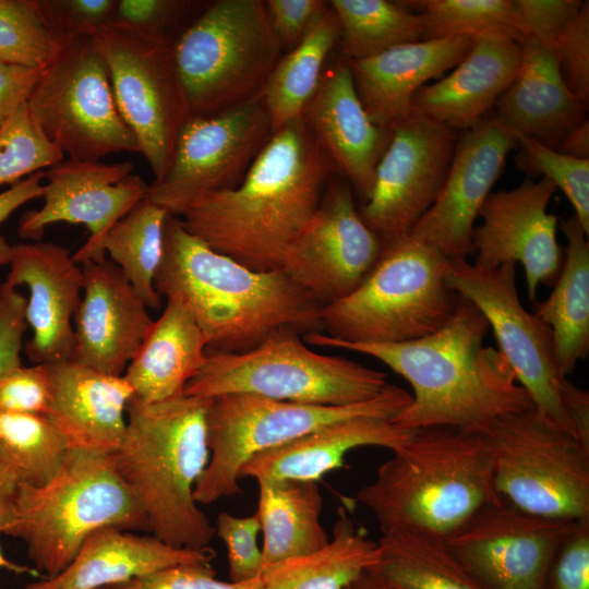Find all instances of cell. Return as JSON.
Masks as SVG:
<instances>
[{
  "label": "cell",
  "instance_id": "obj_1",
  "mask_svg": "<svg viewBox=\"0 0 589 589\" xmlns=\"http://www.w3.org/2000/svg\"><path fill=\"white\" fill-rule=\"evenodd\" d=\"M335 172L300 118L273 132L237 188L200 199L180 221L213 250L253 271L280 269Z\"/></svg>",
  "mask_w": 589,
  "mask_h": 589
},
{
  "label": "cell",
  "instance_id": "obj_2",
  "mask_svg": "<svg viewBox=\"0 0 589 589\" xmlns=\"http://www.w3.org/2000/svg\"><path fill=\"white\" fill-rule=\"evenodd\" d=\"M489 324L479 309L459 296L449 320L420 339L395 344H354L322 332L306 342L371 356L402 376L413 394L393 422L417 430L450 425L486 433L501 416L532 406L502 353L484 346Z\"/></svg>",
  "mask_w": 589,
  "mask_h": 589
},
{
  "label": "cell",
  "instance_id": "obj_3",
  "mask_svg": "<svg viewBox=\"0 0 589 589\" xmlns=\"http://www.w3.org/2000/svg\"><path fill=\"white\" fill-rule=\"evenodd\" d=\"M160 297H179L206 340V352L242 353L284 332H322L324 305L283 269L253 271L221 254L168 216L155 277Z\"/></svg>",
  "mask_w": 589,
  "mask_h": 589
},
{
  "label": "cell",
  "instance_id": "obj_4",
  "mask_svg": "<svg viewBox=\"0 0 589 589\" xmlns=\"http://www.w3.org/2000/svg\"><path fill=\"white\" fill-rule=\"evenodd\" d=\"M211 401L183 394L146 404L133 396L123 440L110 455L149 532L176 548H205L215 534L193 496L209 460Z\"/></svg>",
  "mask_w": 589,
  "mask_h": 589
},
{
  "label": "cell",
  "instance_id": "obj_5",
  "mask_svg": "<svg viewBox=\"0 0 589 589\" xmlns=\"http://www.w3.org/2000/svg\"><path fill=\"white\" fill-rule=\"evenodd\" d=\"M495 496L486 433L432 425L393 450L356 500L382 534L416 529L446 538Z\"/></svg>",
  "mask_w": 589,
  "mask_h": 589
},
{
  "label": "cell",
  "instance_id": "obj_6",
  "mask_svg": "<svg viewBox=\"0 0 589 589\" xmlns=\"http://www.w3.org/2000/svg\"><path fill=\"white\" fill-rule=\"evenodd\" d=\"M105 527L149 532L110 455L69 449L49 482L17 488L2 534L22 540L34 568L51 578L70 565L92 533Z\"/></svg>",
  "mask_w": 589,
  "mask_h": 589
},
{
  "label": "cell",
  "instance_id": "obj_7",
  "mask_svg": "<svg viewBox=\"0 0 589 589\" xmlns=\"http://www.w3.org/2000/svg\"><path fill=\"white\" fill-rule=\"evenodd\" d=\"M449 261L408 233L384 242L360 286L323 308L324 334L346 342L395 344L436 332L459 300L445 280Z\"/></svg>",
  "mask_w": 589,
  "mask_h": 589
},
{
  "label": "cell",
  "instance_id": "obj_8",
  "mask_svg": "<svg viewBox=\"0 0 589 589\" xmlns=\"http://www.w3.org/2000/svg\"><path fill=\"white\" fill-rule=\"evenodd\" d=\"M445 280L483 314L497 350L540 417L589 445V394L560 373L551 328L519 300L516 264L486 269L450 260Z\"/></svg>",
  "mask_w": 589,
  "mask_h": 589
},
{
  "label": "cell",
  "instance_id": "obj_9",
  "mask_svg": "<svg viewBox=\"0 0 589 589\" xmlns=\"http://www.w3.org/2000/svg\"><path fill=\"white\" fill-rule=\"evenodd\" d=\"M262 0H217L173 40L191 116H212L261 95L283 56Z\"/></svg>",
  "mask_w": 589,
  "mask_h": 589
},
{
  "label": "cell",
  "instance_id": "obj_10",
  "mask_svg": "<svg viewBox=\"0 0 589 589\" xmlns=\"http://www.w3.org/2000/svg\"><path fill=\"white\" fill-rule=\"evenodd\" d=\"M387 374L352 360L312 351L290 330L242 353L206 352L183 394L215 398L245 393L308 405L345 406L380 395Z\"/></svg>",
  "mask_w": 589,
  "mask_h": 589
},
{
  "label": "cell",
  "instance_id": "obj_11",
  "mask_svg": "<svg viewBox=\"0 0 589 589\" xmlns=\"http://www.w3.org/2000/svg\"><path fill=\"white\" fill-rule=\"evenodd\" d=\"M411 400L388 384L376 397L352 405H308L235 393L212 398L207 416L209 460L194 489L199 505L242 493L239 472L254 455L333 422L363 416L395 418Z\"/></svg>",
  "mask_w": 589,
  "mask_h": 589
},
{
  "label": "cell",
  "instance_id": "obj_12",
  "mask_svg": "<svg viewBox=\"0 0 589 589\" xmlns=\"http://www.w3.org/2000/svg\"><path fill=\"white\" fill-rule=\"evenodd\" d=\"M486 435L497 496L548 519L589 518V445L532 406L498 417Z\"/></svg>",
  "mask_w": 589,
  "mask_h": 589
},
{
  "label": "cell",
  "instance_id": "obj_13",
  "mask_svg": "<svg viewBox=\"0 0 589 589\" xmlns=\"http://www.w3.org/2000/svg\"><path fill=\"white\" fill-rule=\"evenodd\" d=\"M27 107L45 135L71 159L100 161L111 154L140 153L118 110L106 60L87 29L61 40Z\"/></svg>",
  "mask_w": 589,
  "mask_h": 589
},
{
  "label": "cell",
  "instance_id": "obj_14",
  "mask_svg": "<svg viewBox=\"0 0 589 589\" xmlns=\"http://www.w3.org/2000/svg\"><path fill=\"white\" fill-rule=\"evenodd\" d=\"M86 29L108 65L118 110L158 180L191 117L175 64L173 40L117 21Z\"/></svg>",
  "mask_w": 589,
  "mask_h": 589
},
{
  "label": "cell",
  "instance_id": "obj_15",
  "mask_svg": "<svg viewBox=\"0 0 589 589\" xmlns=\"http://www.w3.org/2000/svg\"><path fill=\"white\" fill-rule=\"evenodd\" d=\"M272 134L262 95L216 115L191 116L146 197L180 217L200 199L237 188Z\"/></svg>",
  "mask_w": 589,
  "mask_h": 589
},
{
  "label": "cell",
  "instance_id": "obj_16",
  "mask_svg": "<svg viewBox=\"0 0 589 589\" xmlns=\"http://www.w3.org/2000/svg\"><path fill=\"white\" fill-rule=\"evenodd\" d=\"M458 134V130L414 111L390 128L371 195L358 209L383 242L407 235L435 202Z\"/></svg>",
  "mask_w": 589,
  "mask_h": 589
},
{
  "label": "cell",
  "instance_id": "obj_17",
  "mask_svg": "<svg viewBox=\"0 0 589 589\" xmlns=\"http://www.w3.org/2000/svg\"><path fill=\"white\" fill-rule=\"evenodd\" d=\"M576 522L534 516L495 496L445 540L489 589H544L552 560Z\"/></svg>",
  "mask_w": 589,
  "mask_h": 589
},
{
  "label": "cell",
  "instance_id": "obj_18",
  "mask_svg": "<svg viewBox=\"0 0 589 589\" xmlns=\"http://www.w3.org/2000/svg\"><path fill=\"white\" fill-rule=\"evenodd\" d=\"M383 247V240L362 220L351 185L334 180L280 269L325 306L360 286Z\"/></svg>",
  "mask_w": 589,
  "mask_h": 589
},
{
  "label": "cell",
  "instance_id": "obj_19",
  "mask_svg": "<svg viewBox=\"0 0 589 589\" xmlns=\"http://www.w3.org/2000/svg\"><path fill=\"white\" fill-rule=\"evenodd\" d=\"M132 163L105 164L62 159L45 170L41 208L24 213L19 223L23 239L39 240L56 223L86 226L89 238L73 255L77 264L106 259L103 240L108 230L146 197L148 184L132 171Z\"/></svg>",
  "mask_w": 589,
  "mask_h": 589
},
{
  "label": "cell",
  "instance_id": "obj_20",
  "mask_svg": "<svg viewBox=\"0 0 589 589\" xmlns=\"http://www.w3.org/2000/svg\"><path fill=\"white\" fill-rule=\"evenodd\" d=\"M517 145L516 134L493 112L459 131L445 182L408 235L436 248L448 260H466L474 254V221L508 153Z\"/></svg>",
  "mask_w": 589,
  "mask_h": 589
},
{
  "label": "cell",
  "instance_id": "obj_21",
  "mask_svg": "<svg viewBox=\"0 0 589 589\" xmlns=\"http://www.w3.org/2000/svg\"><path fill=\"white\" fill-rule=\"evenodd\" d=\"M555 191L554 183L541 177L490 193L479 212L482 224L473 229V265L491 269L520 263L531 302L540 285L555 284L564 260L556 238L557 218L548 212Z\"/></svg>",
  "mask_w": 589,
  "mask_h": 589
},
{
  "label": "cell",
  "instance_id": "obj_22",
  "mask_svg": "<svg viewBox=\"0 0 589 589\" xmlns=\"http://www.w3.org/2000/svg\"><path fill=\"white\" fill-rule=\"evenodd\" d=\"M5 284L28 289L25 320L33 335L24 352L33 364L71 360L73 320L80 308L84 275L67 248L35 241L13 245Z\"/></svg>",
  "mask_w": 589,
  "mask_h": 589
},
{
  "label": "cell",
  "instance_id": "obj_23",
  "mask_svg": "<svg viewBox=\"0 0 589 589\" xmlns=\"http://www.w3.org/2000/svg\"><path fill=\"white\" fill-rule=\"evenodd\" d=\"M83 296L73 320L71 360L122 376L153 320L147 306L111 261L81 264Z\"/></svg>",
  "mask_w": 589,
  "mask_h": 589
},
{
  "label": "cell",
  "instance_id": "obj_24",
  "mask_svg": "<svg viewBox=\"0 0 589 589\" xmlns=\"http://www.w3.org/2000/svg\"><path fill=\"white\" fill-rule=\"evenodd\" d=\"M301 118L337 172L368 201L390 130L376 125L364 110L344 58L324 69Z\"/></svg>",
  "mask_w": 589,
  "mask_h": 589
},
{
  "label": "cell",
  "instance_id": "obj_25",
  "mask_svg": "<svg viewBox=\"0 0 589 589\" xmlns=\"http://www.w3.org/2000/svg\"><path fill=\"white\" fill-rule=\"evenodd\" d=\"M51 401L46 417L69 449L112 455L127 428L133 389L122 376L63 360L47 364Z\"/></svg>",
  "mask_w": 589,
  "mask_h": 589
},
{
  "label": "cell",
  "instance_id": "obj_26",
  "mask_svg": "<svg viewBox=\"0 0 589 589\" xmlns=\"http://www.w3.org/2000/svg\"><path fill=\"white\" fill-rule=\"evenodd\" d=\"M473 38L423 39L378 55L346 60L359 99L371 120L390 128L412 112V98L431 80L455 68L470 51Z\"/></svg>",
  "mask_w": 589,
  "mask_h": 589
},
{
  "label": "cell",
  "instance_id": "obj_27",
  "mask_svg": "<svg viewBox=\"0 0 589 589\" xmlns=\"http://www.w3.org/2000/svg\"><path fill=\"white\" fill-rule=\"evenodd\" d=\"M522 59L518 43L496 36L474 37L454 71L422 86L412 111L458 131L484 118L515 79Z\"/></svg>",
  "mask_w": 589,
  "mask_h": 589
},
{
  "label": "cell",
  "instance_id": "obj_28",
  "mask_svg": "<svg viewBox=\"0 0 589 589\" xmlns=\"http://www.w3.org/2000/svg\"><path fill=\"white\" fill-rule=\"evenodd\" d=\"M208 548L172 546L153 534L105 527L92 533L70 565L23 589H103L180 564H211Z\"/></svg>",
  "mask_w": 589,
  "mask_h": 589
},
{
  "label": "cell",
  "instance_id": "obj_29",
  "mask_svg": "<svg viewBox=\"0 0 589 589\" xmlns=\"http://www.w3.org/2000/svg\"><path fill=\"white\" fill-rule=\"evenodd\" d=\"M414 432L390 418L363 416L324 425L278 447L259 453L241 468L239 478L261 480L317 481L345 467V456L362 446H380L392 452Z\"/></svg>",
  "mask_w": 589,
  "mask_h": 589
},
{
  "label": "cell",
  "instance_id": "obj_30",
  "mask_svg": "<svg viewBox=\"0 0 589 589\" xmlns=\"http://www.w3.org/2000/svg\"><path fill=\"white\" fill-rule=\"evenodd\" d=\"M519 45L520 68L493 113L514 133L556 149L563 136L587 119V106L569 91L549 50L532 37Z\"/></svg>",
  "mask_w": 589,
  "mask_h": 589
},
{
  "label": "cell",
  "instance_id": "obj_31",
  "mask_svg": "<svg viewBox=\"0 0 589 589\" xmlns=\"http://www.w3.org/2000/svg\"><path fill=\"white\" fill-rule=\"evenodd\" d=\"M166 299L123 374L146 404L183 395L206 359L207 340L188 305L176 296Z\"/></svg>",
  "mask_w": 589,
  "mask_h": 589
},
{
  "label": "cell",
  "instance_id": "obj_32",
  "mask_svg": "<svg viewBox=\"0 0 589 589\" xmlns=\"http://www.w3.org/2000/svg\"><path fill=\"white\" fill-rule=\"evenodd\" d=\"M560 228L567 241L562 268L534 315L551 328L557 369L568 377L589 350V242L574 215Z\"/></svg>",
  "mask_w": 589,
  "mask_h": 589
},
{
  "label": "cell",
  "instance_id": "obj_33",
  "mask_svg": "<svg viewBox=\"0 0 589 589\" xmlns=\"http://www.w3.org/2000/svg\"><path fill=\"white\" fill-rule=\"evenodd\" d=\"M257 484L264 569L328 543L321 521L323 496L315 481L261 480Z\"/></svg>",
  "mask_w": 589,
  "mask_h": 589
},
{
  "label": "cell",
  "instance_id": "obj_34",
  "mask_svg": "<svg viewBox=\"0 0 589 589\" xmlns=\"http://www.w3.org/2000/svg\"><path fill=\"white\" fill-rule=\"evenodd\" d=\"M377 542L359 530L342 507L322 549L266 567L261 589H345L378 563Z\"/></svg>",
  "mask_w": 589,
  "mask_h": 589
},
{
  "label": "cell",
  "instance_id": "obj_35",
  "mask_svg": "<svg viewBox=\"0 0 589 589\" xmlns=\"http://www.w3.org/2000/svg\"><path fill=\"white\" fill-rule=\"evenodd\" d=\"M373 567L399 589H489L452 551L444 537L416 529H395L377 541Z\"/></svg>",
  "mask_w": 589,
  "mask_h": 589
},
{
  "label": "cell",
  "instance_id": "obj_36",
  "mask_svg": "<svg viewBox=\"0 0 589 589\" xmlns=\"http://www.w3.org/2000/svg\"><path fill=\"white\" fill-rule=\"evenodd\" d=\"M340 34L338 19L329 5L303 40L283 53L261 93L273 132L301 118Z\"/></svg>",
  "mask_w": 589,
  "mask_h": 589
},
{
  "label": "cell",
  "instance_id": "obj_37",
  "mask_svg": "<svg viewBox=\"0 0 589 589\" xmlns=\"http://www.w3.org/2000/svg\"><path fill=\"white\" fill-rule=\"evenodd\" d=\"M168 212L145 197L106 233L103 250L122 272L147 308L159 309L155 277L165 251Z\"/></svg>",
  "mask_w": 589,
  "mask_h": 589
},
{
  "label": "cell",
  "instance_id": "obj_38",
  "mask_svg": "<svg viewBox=\"0 0 589 589\" xmlns=\"http://www.w3.org/2000/svg\"><path fill=\"white\" fill-rule=\"evenodd\" d=\"M340 25L345 60L365 59L393 47L423 39L419 13L402 2L387 0H332Z\"/></svg>",
  "mask_w": 589,
  "mask_h": 589
},
{
  "label": "cell",
  "instance_id": "obj_39",
  "mask_svg": "<svg viewBox=\"0 0 589 589\" xmlns=\"http://www.w3.org/2000/svg\"><path fill=\"white\" fill-rule=\"evenodd\" d=\"M68 450L46 416L0 411V461L16 488L49 482Z\"/></svg>",
  "mask_w": 589,
  "mask_h": 589
},
{
  "label": "cell",
  "instance_id": "obj_40",
  "mask_svg": "<svg viewBox=\"0 0 589 589\" xmlns=\"http://www.w3.org/2000/svg\"><path fill=\"white\" fill-rule=\"evenodd\" d=\"M420 8L423 39L496 36L520 44L526 37L514 0H424ZM422 39V40H423Z\"/></svg>",
  "mask_w": 589,
  "mask_h": 589
},
{
  "label": "cell",
  "instance_id": "obj_41",
  "mask_svg": "<svg viewBox=\"0 0 589 589\" xmlns=\"http://www.w3.org/2000/svg\"><path fill=\"white\" fill-rule=\"evenodd\" d=\"M37 0H0V61L45 68L61 44Z\"/></svg>",
  "mask_w": 589,
  "mask_h": 589
},
{
  "label": "cell",
  "instance_id": "obj_42",
  "mask_svg": "<svg viewBox=\"0 0 589 589\" xmlns=\"http://www.w3.org/2000/svg\"><path fill=\"white\" fill-rule=\"evenodd\" d=\"M64 159L23 104L0 129V185H14L24 177Z\"/></svg>",
  "mask_w": 589,
  "mask_h": 589
},
{
  "label": "cell",
  "instance_id": "obj_43",
  "mask_svg": "<svg viewBox=\"0 0 589 589\" xmlns=\"http://www.w3.org/2000/svg\"><path fill=\"white\" fill-rule=\"evenodd\" d=\"M517 167L530 177L541 176L561 189L572 204L585 232L589 233V159H577L548 147L534 139L515 133Z\"/></svg>",
  "mask_w": 589,
  "mask_h": 589
},
{
  "label": "cell",
  "instance_id": "obj_44",
  "mask_svg": "<svg viewBox=\"0 0 589 589\" xmlns=\"http://www.w3.org/2000/svg\"><path fill=\"white\" fill-rule=\"evenodd\" d=\"M215 534L226 548L230 581L241 582L261 577L264 563L262 549L257 545L261 522L257 513L247 517H236L220 513L214 525Z\"/></svg>",
  "mask_w": 589,
  "mask_h": 589
},
{
  "label": "cell",
  "instance_id": "obj_45",
  "mask_svg": "<svg viewBox=\"0 0 589 589\" xmlns=\"http://www.w3.org/2000/svg\"><path fill=\"white\" fill-rule=\"evenodd\" d=\"M569 91L586 106L589 100V2L561 35L552 52Z\"/></svg>",
  "mask_w": 589,
  "mask_h": 589
},
{
  "label": "cell",
  "instance_id": "obj_46",
  "mask_svg": "<svg viewBox=\"0 0 589 589\" xmlns=\"http://www.w3.org/2000/svg\"><path fill=\"white\" fill-rule=\"evenodd\" d=\"M51 401L47 364H23L0 378V411L46 416Z\"/></svg>",
  "mask_w": 589,
  "mask_h": 589
},
{
  "label": "cell",
  "instance_id": "obj_47",
  "mask_svg": "<svg viewBox=\"0 0 589 589\" xmlns=\"http://www.w3.org/2000/svg\"><path fill=\"white\" fill-rule=\"evenodd\" d=\"M211 564H180L105 589H261V577L223 581Z\"/></svg>",
  "mask_w": 589,
  "mask_h": 589
},
{
  "label": "cell",
  "instance_id": "obj_48",
  "mask_svg": "<svg viewBox=\"0 0 589 589\" xmlns=\"http://www.w3.org/2000/svg\"><path fill=\"white\" fill-rule=\"evenodd\" d=\"M527 37H532L551 53L578 14L579 0H514Z\"/></svg>",
  "mask_w": 589,
  "mask_h": 589
},
{
  "label": "cell",
  "instance_id": "obj_49",
  "mask_svg": "<svg viewBox=\"0 0 589 589\" xmlns=\"http://www.w3.org/2000/svg\"><path fill=\"white\" fill-rule=\"evenodd\" d=\"M544 589H589V518L577 521L560 545Z\"/></svg>",
  "mask_w": 589,
  "mask_h": 589
},
{
  "label": "cell",
  "instance_id": "obj_50",
  "mask_svg": "<svg viewBox=\"0 0 589 589\" xmlns=\"http://www.w3.org/2000/svg\"><path fill=\"white\" fill-rule=\"evenodd\" d=\"M38 5L50 29L63 39L88 27L113 21L117 1L53 0L38 1Z\"/></svg>",
  "mask_w": 589,
  "mask_h": 589
},
{
  "label": "cell",
  "instance_id": "obj_51",
  "mask_svg": "<svg viewBox=\"0 0 589 589\" xmlns=\"http://www.w3.org/2000/svg\"><path fill=\"white\" fill-rule=\"evenodd\" d=\"M266 11L283 52L299 45L329 9L323 0H267Z\"/></svg>",
  "mask_w": 589,
  "mask_h": 589
},
{
  "label": "cell",
  "instance_id": "obj_52",
  "mask_svg": "<svg viewBox=\"0 0 589 589\" xmlns=\"http://www.w3.org/2000/svg\"><path fill=\"white\" fill-rule=\"evenodd\" d=\"M26 298L5 283L0 286V378L22 365Z\"/></svg>",
  "mask_w": 589,
  "mask_h": 589
},
{
  "label": "cell",
  "instance_id": "obj_53",
  "mask_svg": "<svg viewBox=\"0 0 589 589\" xmlns=\"http://www.w3.org/2000/svg\"><path fill=\"white\" fill-rule=\"evenodd\" d=\"M188 5L189 2L175 0H120L113 21L168 36V28L178 22Z\"/></svg>",
  "mask_w": 589,
  "mask_h": 589
},
{
  "label": "cell",
  "instance_id": "obj_54",
  "mask_svg": "<svg viewBox=\"0 0 589 589\" xmlns=\"http://www.w3.org/2000/svg\"><path fill=\"white\" fill-rule=\"evenodd\" d=\"M43 69L0 61V129L20 106L27 103Z\"/></svg>",
  "mask_w": 589,
  "mask_h": 589
},
{
  "label": "cell",
  "instance_id": "obj_55",
  "mask_svg": "<svg viewBox=\"0 0 589 589\" xmlns=\"http://www.w3.org/2000/svg\"><path fill=\"white\" fill-rule=\"evenodd\" d=\"M45 170L37 171L0 193V225L23 204L41 197Z\"/></svg>",
  "mask_w": 589,
  "mask_h": 589
},
{
  "label": "cell",
  "instance_id": "obj_56",
  "mask_svg": "<svg viewBox=\"0 0 589 589\" xmlns=\"http://www.w3.org/2000/svg\"><path fill=\"white\" fill-rule=\"evenodd\" d=\"M557 152L577 158L589 159V121L586 119L570 129L558 144Z\"/></svg>",
  "mask_w": 589,
  "mask_h": 589
},
{
  "label": "cell",
  "instance_id": "obj_57",
  "mask_svg": "<svg viewBox=\"0 0 589 589\" xmlns=\"http://www.w3.org/2000/svg\"><path fill=\"white\" fill-rule=\"evenodd\" d=\"M16 490V485L0 461V534L3 533L11 519L12 502Z\"/></svg>",
  "mask_w": 589,
  "mask_h": 589
},
{
  "label": "cell",
  "instance_id": "obj_58",
  "mask_svg": "<svg viewBox=\"0 0 589 589\" xmlns=\"http://www.w3.org/2000/svg\"><path fill=\"white\" fill-rule=\"evenodd\" d=\"M345 589H399L384 577H382L373 567L364 570Z\"/></svg>",
  "mask_w": 589,
  "mask_h": 589
},
{
  "label": "cell",
  "instance_id": "obj_59",
  "mask_svg": "<svg viewBox=\"0 0 589 589\" xmlns=\"http://www.w3.org/2000/svg\"><path fill=\"white\" fill-rule=\"evenodd\" d=\"M0 569H7V570H10V572H14L16 574H32V575H35V574H38V572L35 569V568H29L27 566H24V565H19L14 562H11L2 552L1 550V546H0Z\"/></svg>",
  "mask_w": 589,
  "mask_h": 589
},
{
  "label": "cell",
  "instance_id": "obj_60",
  "mask_svg": "<svg viewBox=\"0 0 589 589\" xmlns=\"http://www.w3.org/2000/svg\"><path fill=\"white\" fill-rule=\"evenodd\" d=\"M13 245L10 244L7 239L0 235V265L9 264Z\"/></svg>",
  "mask_w": 589,
  "mask_h": 589
},
{
  "label": "cell",
  "instance_id": "obj_61",
  "mask_svg": "<svg viewBox=\"0 0 589 589\" xmlns=\"http://www.w3.org/2000/svg\"><path fill=\"white\" fill-rule=\"evenodd\" d=\"M103 589H105V588H103Z\"/></svg>",
  "mask_w": 589,
  "mask_h": 589
}]
</instances>
